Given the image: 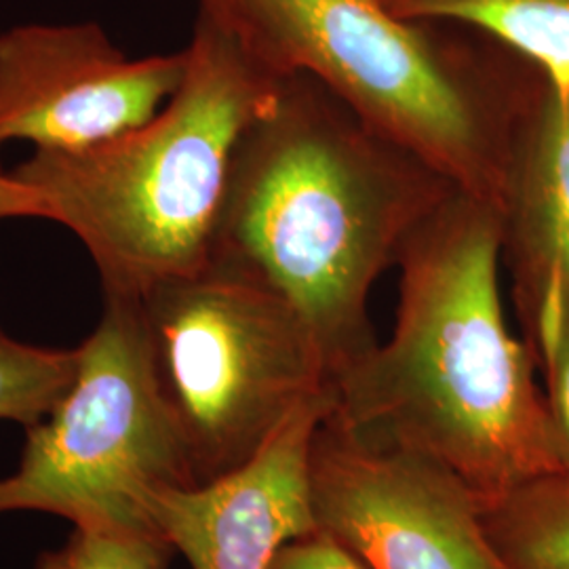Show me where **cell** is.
I'll list each match as a JSON object with an SVG mask.
<instances>
[{
  "instance_id": "obj_9",
  "label": "cell",
  "mask_w": 569,
  "mask_h": 569,
  "mask_svg": "<svg viewBox=\"0 0 569 569\" xmlns=\"http://www.w3.org/2000/svg\"><path fill=\"white\" fill-rule=\"evenodd\" d=\"M331 409L327 392L298 407L241 467L203 486L148 493L152 523L190 569H270L284 545L319 531L310 451Z\"/></svg>"
},
{
  "instance_id": "obj_7",
  "label": "cell",
  "mask_w": 569,
  "mask_h": 569,
  "mask_svg": "<svg viewBox=\"0 0 569 569\" xmlns=\"http://www.w3.org/2000/svg\"><path fill=\"white\" fill-rule=\"evenodd\" d=\"M310 488L319 529L367 569H510L481 498L460 477L346 428L331 411L312 441Z\"/></svg>"
},
{
  "instance_id": "obj_17",
  "label": "cell",
  "mask_w": 569,
  "mask_h": 569,
  "mask_svg": "<svg viewBox=\"0 0 569 569\" xmlns=\"http://www.w3.org/2000/svg\"><path fill=\"white\" fill-rule=\"evenodd\" d=\"M11 218H42V204L26 183L0 171V220Z\"/></svg>"
},
{
  "instance_id": "obj_16",
  "label": "cell",
  "mask_w": 569,
  "mask_h": 569,
  "mask_svg": "<svg viewBox=\"0 0 569 569\" xmlns=\"http://www.w3.org/2000/svg\"><path fill=\"white\" fill-rule=\"evenodd\" d=\"M270 569H367L350 550L326 531H315L284 545Z\"/></svg>"
},
{
  "instance_id": "obj_1",
  "label": "cell",
  "mask_w": 569,
  "mask_h": 569,
  "mask_svg": "<svg viewBox=\"0 0 569 569\" xmlns=\"http://www.w3.org/2000/svg\"><path fill=\"white\" fill-rule=\"evenodd\" d=\"M397 268L392 338L331 378V416L437 460L483 505L561 472L533 352L505 317L500 209L453 192Z\"/></svg>"
},
{
  "instance_id": "obj_4",
  "label": "cell",
  "mask_w": 569,
  "mask_h": 569,
  "mask_svg": "<svg viewBox=\"0 0 569 569\" xmlns=\"http://www.w3.org/2000/svg\"><path fill=\"white\" fill-rule=\"evenodd\" d=\"M183 51L182 82L150 121L11 171L87 247L102 293L140 298L209 266L237 146L283 82L203 13Z\"/></svg>"
},
{
  "instance_id": "obj_10",
  "label": "cell",
  "mask_w": 569,
  "mask_h": 569,
  "mask_svg": "<svg viewBox=\"0 0 569 569\" xmlns=\"http://www.w3.org/2000/svg\"><path fill=\"white\" fill-rule=\"evenodd\" d=\"M500 218L515 310L550 281L569 302V100L559 102L555 89L519 136Z\"/></svg>"
},
{
  "instance_id": "obj_13",
  "label": "cell",
  "mask_w": 569,
  "mask_h": 569,
  "mask_svg": "<svg viewBox=\"0 0 569 569\" xmlns=\"http://www.w3.org/2000/svg\"><path fill=\"white\" fill-rule=\"evenodd\" d=\"M81 350L16 340L0 326V422L37 427L70 390Z\"/></svg>"
},
{
  "instance_id": "obj_2",
  "label": "cell",
  "mask_w": 569,
  "mask_h": 569,
  "mask_svg": "<svg viewBox=\"0 0 569 569\" xmlns=\"http://www.w3.org/2000/svg\"><path fill=\"white\" fill-rule=\"evenodd\" d=\"M453 192L321 82L291 74L237 146L209 266L291 306L333 378L378 345L371 287Z\"/></svg>"
},
{
  "instance_id": "obj_8",
  "label": "cell",
  "mask_w": 569,
  "mask_h": 569,
  "mask_svg": "<svg viewBox=\"0 0 569 569\" xmlns=\"http://www.w3.org/2000/svg\"><path fill=\"white\" fill-rule=\"evenodd\" d=\"M186 51L131 60L96 21L0 32V150L70 152L150 121L178 91Z\"/></svg>"
},
{
  "instance_id": "obj_12",
  "label": "cell",
  "mask_w": 569,
  "mask_h": 569,
  "mask_svg": "<svg viewBox=\"0 0 569 569\" xmlns=\"http://www.w3.org/2000/svg\"><path fill=\"white\" fill-rule=\"evenodd\" d=\"M483 521L510 569H569V472L510 489L483 505Z\"/></svg>"
},
{
  "instance_id": "obj_11",
  "label": "cell",
  "mask_w": 569,
  "mask_h": 569,
  "mask_svg": "<svg viewBox=\"0 0 569 569\" xmlns=\"http://www.w3.org/2000/svg\"><path fill=\"white\" fill-rule=\"evenodd\" d=\"M390 16L479 30L538 63L569 100V0H378Z\"/></svg>"
},
{
  "instance_id": "obj_3",
  "label": "cell",
  "mask_w": 569,
  "mask_h": 569,
  "mask_svg": "<svg viewBox=\"0 0 569 569\" xmlns=\"http://www.w3.org/2000/svg\"><path fill=\"white\" fill-rule=\"evenodd\" d=\"M244 51L321 82L359 119L500 209L512 154L552 91L547 72L488 34L390 16L378 0H199Z\"/></svg>"
},
{
  "instance_id": "obj_6",
  "label": "cell",
  "mask_w": 569,
  "mask_h": 569,
  "mask_svg": "<svg viewBox=\"0 0 569 569\" xmlns=\"http://www.w3.org/2000/svg\"><path fill=\"white\" fill-rule=\"evenodd\" d=\"M79 350L74 385L23 430L18 468L0 477V517L47 512L72 526L157 528L148 493L197 483L157 380L142 300L103 293L102 317Z\"/></svg>"
},
{
  "instance_id": "obj_15",
  "label": "cell",
  "mask_w": 569,
  "mask_h": 569,
  "mask_svg": "<svg viewBox=\"0 0 569 569\" xmlns=\"http://www.w3.org/2000/svg\"><path fill=\"white\" fill-rule=\"evenodd\" d=\"M173 552L152 526H72L63 545L39 555L34 569H169Z\"/></svg>"
},
{
  "instance_id": "obj_14",
  "label": "cell",
  "mask_w": 569,
  "mask_h": 569,
  "mask_svg": "<svg viewBox=\"0 0 569 569\" xmlns=\"http://www.w3.org/2000/svg\"><path fill=\"white\" fill-rule=\"evenodd\" d=\"M536 366L545 376L552 441L561 472H569V302L550 281L526 308L517 310Z\"/></svg>"
},
{
  "instance_id": "obj_5",
  "label": "cell",
  "mask_w": 569,
  "mask_h": 569,
  "mask_svg": "<svg viewBox=\"0 0 569 569\" xmlns=\"http://www.w3.org/2000/svg\"><path fill=\"white\" fill-rule=\"evenodd\" d=\"M140 300L157 380L197 486L241 467L298 407L331 392L317 338L260 284L207 266Z\"/></svg>"
}]
</instances>
